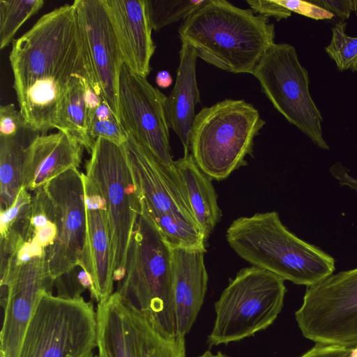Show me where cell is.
<instances>
[{
	"label": "cell",
	"mask_w": 357,
	"mask_h": 357,
	"mask_svg": "<svg viewBox=\"0 0 357 357\" xmlns=\"http://www.w3.org/2000/svg\"><path fill=\"white\" fill-rule=\"evenodd\" d=\"M354 11L357 17V0H353Z\"/></svg>",
	"instance_id": "60d3db41"
},
{
	"label": "cell",
	"mask_w": 357,
	"mask_h": 357,
	"mask_svg": "<svg viewBox=\"0 0 357 357\" xmlns=\"http://www.w3.org/2000/svg\"><path fill=\"white\" fill-rule=\"evenodd\" d=\"M96 317L98 347L107 357H185V339L161 335L116 291L98 303Z\"/></svg>",
	"instance_id": "4fadbf2b"
},
{
	"label": "cell",
	"mask_w": 357,
	"mask_h": 357,
	"mask_svg": "<svg viewBox=\"0 0 357 357\" xmlns=\"http://www.w3.org/2000/svg\"><path fill=\"white\" fill-rule=\"evenodd\" d=\"M43 0H0V49L8 46L21 26L44 5Z\"/></svg>",
	"instance_id": "484cf974"
},
{
	"label": "cell",
	"mask_w": 357,
	"mask_h": 357,
	"mask_svg": "<svg viewBox=\"0 0 357 357\" xmlns=\"http://www.w3.org/2000/svg\"><path fill=\"white\" fill-rule=\"evenodd\" d=\"M9 60L20 111L41 134L54 128L74 77L86 79L99 95L73 3L43 15L14 40Z\"/></svg>",
	"instance_id": "6da1fadb"
},
{
	"label": "cell",
	"mask_w": 357,
	"mask_h": 357,
	"mask_svg": "<svg viewBox=\"0 0 357 357\" xmlns=\"http://www.w3.org/2000/svg\"><path fill=\"white\" fill-rule=\"evenodd\" d=\"M124 63L147 77L155 45L148 0H102Z\"/></svg>",
	"instance_id": "ac0fdd59"
},
{
	"label": "cell",
	"mask_w": 357,
	"mask_h": 357,
	"mask_svg": "<svg viewBox=\"0 0 357 357\" xmlns=\"http://www.w3.org/2000/svg\"><path fill=\"white\" fill-rule=\"evenodd\" d=\"M98 347L93 303L43 291L26 328L17 357H84Z\"/></svg>",
	"instance_id": "ba28073f"
},
{
	"label": "cell",
	"mask_w": 357,
	"mask_h": 357,
	"mask_svg": "<svg viewBox=\"0 0 357 357\" xmlns=\"http://www.w3.org/2000/svg\"><path fill=\"white\" fill-rule=\"evenodd\" d=\"M252 75L273 106L289 123L320 149H329L323 137L322 116L309 91L307 71L301 64L294 46L273 43Z\"/></svg>",
	"instance_id": "30bf717a"
},
{
	"label": "cell",
	"mask_w": 357,
	"mask_h": 357,
	"mask_svg": "<svg viewBox=\"0 0 357 357\" xmlns=\"http://www.w3.org/2000/svg\"><path fill=\"white\" fill-rule=\"evenodd\" d=\"M167 96L146 77L123 63L119 82V121L128 135L145 147L174 176L180 178L171 153L165 114Z\"/></svg>",
	"instance_id": "7c38bea8"
},
{
	"label": "cell",
	"mask_w": 357,
	"mask_h": 357,
	"mask_svg": "<svg viewBox=\"0 0 357 357\" xmlns=\"http://www.w3.org/2000/svg\"><path fill=\"white\" fill-rule=\"evenodd\" d=\"M295 317L315 343L357 347V268L307 287Z\"/></svg>",
	"instance_id": "8fae6325"
},
{
	"label": "cell",
	"mask_w": 357,
	"mask_h": 357,
	"mask_svg": "<svg viewBox=\"0 0 357 357\" xmlns=\"http://www.w3.org/2000/svg\"><path fill=\"white\" fill-rule=\"evenodd\" d=\"M284 280L265 269H241L215 303L216 317L208 336L210 347L240 341L271 325L280 313Z\"/></svg>",
	"instance_id": "52a82bcc"
},
{
	"label": "cell",
	"mask_w": 357,
	"mask_h": 357,
	"mask_svg": "<svg viewBox=\"0 0 357 357\" xmlns=\"http://www.w3.org/2000/svg\"><path fill=\"white\" fill-rule=\"evenodd\" d=\"M32 196L24 188L20 190L13 204L0 213L1 236L6 234L14 225L22 221L29 213Z\"/></svg>",
	"instance_id": "4dcf8cb0"
},
{
	"label": "cell",
	"mask_w": 357,
	"mask_h": 357,
	"mask_svg": "<svg viewBox=\"0 0 357 357\" xmlns=\"http://www.w3.org/2000/svg\"><path fill=\"white\" fill-rule=\"evenodd\" d=\"M84 357H93V354H89V355H88V356H84Z\"/></svg>",
	"instance_id": "b9f144b4"
},
{
	"label": "cell",
	"mask_w": 357,
	"mask_h": 357,
	"mask_svg": "<svg viewBox=\"0 0 357 357\" xmlns=\"http://www.w3.org/2000/svg\"><path fill=\"white\" fill-rule=\"evenodd\" d=\"M207 0H148L153 30L159 31L165 26L185 20L203 6Z\"/></svg>",
	"instance_id": "4316f807"
},
{
	"label": "cell",
	"mask_w": 357,
	"mask_h": 357,
	"mask_svg": "<svg viewBox=\"0 0 357 357\" xmlns=\"http://www.w3.org/2000/svg\"><path fill=\"white\" fill-rule=\"evenodd\" d=\"M27 126H29L24 117L14 104L0 106V137L15 136Z\"/></svg>",
	"instance_id": "1f68e13d"
},
{
	"label": "cell",
	"mask_w": 357,
	"mask_h": 357,
	"mask_svg": "<svg viewBox=\"0 0 357 357\" xmlns=\"http://www.w3.org/2000/svg\"><path fill=\"white\" fill-rule=\"evenodd\" d=\"M265 124L259 111L244 100L225 99L205 107L192 123L191 155L208 176L225 179L245 163Z\"/></svg>",
	"instance_id": "5b68a950"
},
{
	"label": "cell",
	"mask_w": 357,
	"mask_h": 357,
	"mask_svg": "<svg viewBox=\"0 0 357 357\" xmlns=\"http://www.w3.org/2000/svg\"><path fill=\"white\" fill-rule=\"evenodd\" d=\"M197 357H228V356L220 351H218L216 354H213L210 351H206L203 354H202Z\"/></svg>",
	"instance_id": "f35d334b"
},
{
	"label": "cell",
	"mask_w": 357,
	"mask_h": 357,
	"mask_svg": "<svg viewBox=\"0 0 357 357\" xmlns=\"http://www.w3.org/2000/svg\"><path fill=\"white\" fill-rule=\"evenodd\" d=\"M206 250L172 248L173 297L176 335L185 339L203 305L208 274Z\"/></svg>",
	"instance_id": "d6986e66"
},
{
	"label": "cell",
	"mask_w": 357,
	"mask_h": 357,
	"mask_svg": "<svg viewBox=\"0 0 357 357\" xmlns=\"http://www.w3.org/2000/svg\"><path fill=\"white\" fill-rule=\"evenodd\" d=\"M86 79L74 77L59 109L54 128L68 132L91 153L94 143L88 135Z\"/></svg>",
	"instance_id": "cb8c5ba5"
},
{
	"label": "cell",
	"mask_w": 357,
	"mask_h": 357,
	"mask_svg": "<svg viewBox=\"0 0 357 357\" xmlns=\"http://www.w3.org/2000/svg\"><path fill=\"white\" fill-rule=\"evenodd\" d=\"M278 1L291 13H296L314 20H331L335 17L330 12L308 1L278 0Z\"/></svg>",
	"instance_id": "d6a6232c"
},
{
	"label": "cell",
	"mask_w": 357,
	"mask_h": 357,
	"mask_svg": "<svg viewBox=\"0 0 357 357\" xmlns=\"http://www.w3.org/2000/svg\"><path fill=\"white\" fill-rule=\"evenodd\" d=\"M178 32L181 41L192 45L199 58L236 74L252 75L275 43L274 24L268 17L225 0H207L183 20Z\"/></svg>",
	"instance_id": "7a4b0ae2"
},
{
	"label": "cell",
	"mask_w": 357,
	"mask_h": 357,
	"mask_svg": "<svg viewBox=\"0 0 357 357\" xmlns=\"http://www.w3.org/2000/svg\"><path fill=\"white\" fill-rule=\"evenodd\" d=\"M94 357H107V356L103 349L101 347H98V353Z\"/></svg>",
	"instance_id": "ab89813d"
},
{
	"label": "cell",
	"mask_w": 357,
	"mask_h": 357,
	"mask_svg": "<svg viewBox=\"0 0 357 357\" xmlns=\"http://www.w3.org/2000/svg\"><path fill=\"white\" fill-rule=\"evenodd\" d=\"M250 9L258 15L274 17L278 21L287 19L291 12L280 4L278 0H247Z\"/></svg>",
	"instance_id": "836d02e7"
},
{
	"label": "cell",
	"mask_w": 357,
	"mask_h": 357,
	"mask_svg": "<svg viewBox=\"0 0 357 357\" xmlns=\"http://www.w3.org/2000/svg\"><path fill=\"white\" fill-rule=\"evenodd\" d=\"M310 3L318 6L344 21L348 19L354 11L353 0H310Z\"/></svg>",
	"instance_id": "d590c367"
},
{
	"label": "cell",
	"mask_w": 357,
	"mask_h": 357,
	"mask_svg": "<svg viewBox=\"0 0 357 357\" xmlns=\"http://www.w3.org/2000/svg\"><path fill=\"white\" fill-rule=\"evenodd\" d=\"M116 292L161 335L177 338L172 247L142 205L127 252L125 274Z\"/></svg>",
	"instance_id": "3957f363"
},
{
	"label": "cell",
	"mask_w": 357,
	"mask_h": 357,
	"mask_svg": "<svg viewBox=\"0 0 357 357\" xmlns=\"http://www.w3.org/2000/svg\"><path fill=\"white\" fill-rule=\"evenodd\" d=\"M86 165V175L104 199L109 227L114 282L125 274L127 252L137 215L139 197L123 146L98 138Z\"/></svg>",
	"instance_id": "9c48e42d"
},
{
	"label": "cell",
	"mask_w": 357,
	"mask_h": 357,
	"mask_svg": "<svg viewBox=\"0 0 357 357\" xmlns=\"http://www.w3.org/2000/svg\"><path fill=\"white\" fill-rule=\"evenodd\" d=\"M82 176L86 225L84 264L92 278L91 296L98 303L114 293L109 227L103 198L86 175Z\"/></svg>",
	"instance_id": "e0dca14e"
},
{
	"label": "cell",
	"mask_w": 357,
	"mask_h": 357,
	"mask_svg": "<svg viewBox=\"0 0 357 357\" xmlns=\"http://www.w3.org/2000/svg\"><path fill=\"white\" fill-rule=\"evenodd\" d=\"M34 192L22 237L24 243L37 241L48 252L58 233L55 207L44 187Z\"/></svg>",
	"instance_id": "d4e9b609"
},
{
	"label": "cell",
	"mask_w": 357,
	"mask_h": 357,
	"mask_svg": "<svg viewBox=\"0 0 357 357\" xmlns=\"http://www.w3.org/2000/svg\"><path fill=\"white\" fill-rule=\"evenodd\" d=\"M41 133L27 126L13 137H0V210L10 207L22 188L28 149Z\"/></svg>",
	"instance_id": "603a6c76"
},
{
	"label": "cell",
	"mask_w": 357,
	"mask_h": 357,
	"mask_svg": "<svg viewBox=\"0 0 357 357\" xmlns=\"http://www.w3.org/2000/svg\"><path fill=\"white\" fill-rule=\"evenodd\" d=\"M300 357H357V347L316 343Z\"/></svg>",
	"instance_id": "e575fe53"
},
{
	"label": "cell",
	"mask_w": 357,
	"mask_h": 357,
	"mask_svg": "<svg viewBox=\"0 0 357 357\" xmlns=\"http://www.w3.org/2000/svg\"><path fill=\"white\" fill-rule=\"evenodd\" d=\"M3 309L0 357H17L28 324L43 291L53 288L47 255L35 257L1 277Z\"/></svg>",
	"instance_id": "9a60e30c"
},
{
	"label": "cell",
	"mask_w": 357,
	"mask_h": 357,
	"mask_svg": "<svg viewBox=\"0 0 357 357\" xmlns=\"http://www.w3.org/2000/svg\"><path fill=\"white\" fill-rule=\"evenodd\" d=\"M173 79L167 70H160L155 76V83L162 89L169 87L172 84Z\"/></svg>",
	"instance_id": "74e56055"
},
{
	"label": "cell",
	"mask_w": 357,
	"mask_h": 357,
	"mask_svg": "<svg viewBox=\"0 0 357 357\" xmlns=\"http://www.w3.org/2000/svg\"><path fill=\"white\" fill-rule=\"evenodd\" d=\"M82 146L68 132L40 134L28 149L22 187L36 191L66 172L79 167Z\"/></svg>",
	"instance_id": "ffe728a7"
},
{
	"label": "cell",
	"mask_w": 357,
	"mask_h": 357,
	"mask_svg": "<svg viewBox=\"0 0 357 357\" xmlns=\"http://www.w3.org/2000/svg\"><path fill=\"white\" fill-rule=\"evenodd\" d=\"M347 22L340 21L332 27V38L325 47L328 56L335 62L340 71L357 72V37L345 33Z\"/></svg>",
	"instance_id": "83f0119b"
},
{
	"label": "cell",
	"mask_w": 357,
	"mask_h": 357,
	"mask_svg": "<svg viewBox=\"0 0 357 357\" xmlns=\"http://www.w3.org/2000/svg\"><path fill=\"white\" fill-rule=\"evenodd\" d=\"M43 187L54 203L56 216L57 236L47 252L48 272L54 283L78 266L85 270L86 225L82 173L77 168L70 169Z\"/></svg>",
	"instance_id": "5bb4252c"
},
{
	"label": "cell",
	"mask_w": 357,
	"mask_h": 357,
	"mask_svg": "<svg viewBox=\"0 0 357 357\" xmlns=\"http://www.w3.org/2000/svg\"><path fill=\"white\" fill-rule=\"evenodd\" d=\"M226 239L252 266L296 284L314 285L335 270L333 257L290 231L275 211L236 219Z\"/></svg>",
	"instance_id": "277c9868"
},
{
	"label": "cell",
	"mask_w": 357,
	"mask_h": 357,
	"mask_svg": "<svg viewBox=\"0 0 357 357\" xmlns=\"http://www.w3.org/2000/svg\"><path fill=\"white\" fill-rule=\"evenodd\" d=\"M329 172L342 186H348L357 191V178L350 175L348 170L340 162L332 165Z\"/></svg>",
	"instance_id": "8d00e7d4"
},
{
	"label": "cell",
	"mask_w": 357,
	"mask_h": 357,
	"mask_svg": "<svg viewBox=\"0 0 357 357\" xmlns=\"http://www.w3.org/2000/svg\"><path fill=\"white\" fill-rule=\"evenodd\" d=\"M194 220L206 239L221 217L211 178L204 174L191 154L174 161Z\"/></svg>",
	"instance_id": "7402d4cb"
},
{
	"label": "cell",
	"mask_w": 357,
	"mask_h": 357,
	"mask_svg": "<svg viewBox=\"0 0 357 357\" xmlns=\"http://www.w3.org/2000/svg\"><path fill=\"white\" fill-rule=\"evenodd\" d=\"M53 287L56 289L59 297L74 298L81 296L86 289L90 291L92 288V278L91 275L78 266L70 271L56 278Z\"/></svg>",
	"instance_id": "f1b7e54d"
},
{
	"label": "cell",
	"mask_w": 357,
	"mask_h": 357,
	"mask_svg": "<svg viewBox=\"0 0 357 357\" xmlns=\"http://www.w3.org/2000/svg\"><path fill=\"white\" fill-rule=\"evenodd\" d=\"M140 204L172 248L206 250L181 178L128 136L123 145Z\"/></svg>",
	"instance_id": "8992f818"
},
{
	"label": "cell",
	"mask_w": 357,
	"mask_h": 357,
	"mask_svg": "<svg viewBox=\"0 0 357 357\" xmlns=\"http://www.w3.org/2000/svg\"><path fill=\"white\" fill-rule=\"evenodd\" d=\"M197 58L195 48L182 41L176 82L165 103L169 127L180 139L184 155L190 154V130L196 115L195 108L200 100L196 78Z\"/></svg>",
	"instance_id": "44dd1931"
},
{
	"label": "cell",
	"mask_w": 357,
	"mask_h": 357,
	"mask_svg": "<svg viewBox=\"0 0 357 357\" xmlns=\"http://www.w3.org/2000/svg\"><path fill=\"white\" fill-rule=\"evenodd\" d=\"M73 3L98 92L119 120V82L124 61L103 1Z\"/></svg>",
	"instance_id": "2e32d148"
},
{
	"label": "cell",
	"mask_w": 357,
	"mask_h": 357,
	"mask_svg": "<svg viewBox=\"0 0 357 357\" xmlns=\"http://www.w3.org/2000/svg\"><path fill=\"white\" fill-rule=\"evenodd\" d=\"M88 135L93 143L98 138H103L120 146L128 139L127 132L117 118L90 120Z\"/></svg>",
	"instance_id": "f546056e"
}]
</instances>
